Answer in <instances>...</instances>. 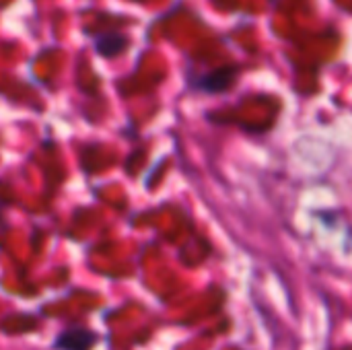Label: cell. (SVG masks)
Returning a JSON list of instances; mask_svg holds the SVG:
<instances>
[{
    "instance_id": "cell-1",
    "label": "cell",
    "mask_w": 352,
    "mask_h": 350,
    "mask_svg": "<svg viewBox=\"0 0 352 350\" xmlns=\"http://www.w3.org/2000/svg\"><path fill=\"white\" fill-rule=\"evenodd\" d=\"M237 78V66H221V68H214L210 70L208 74H204L198 83V87L206 93H223L227 89L233 87Z\"/></svg>"
},
{
    "instance_id": "cell-2",
    "label": "cell",
    "mask_w": 352,
    "mask_h": 350,
    "mask_svg": "<svg viewBox=\"0 0 352 350\" xmlns=\"http://www.w3.org/2000/svg\"><path fill=\"white\" fill-rule=\"evenodd\" d=\"M97 342V336L91 330H82V328H74V330H66L62 332L56 342V350H91Z\"/></svg>"
},
{
    "instance_id": "cell-3",
    "label": "cell",
    "mask_w": 352,
    "mask_h": 350,
    "mask_svg": "<svg viewBox=\"0 0 352 350\" xmlns=\"http://www.w3.org/2000/svg\"><path fill=\"white\" fill-rule=\"evenodd\" d=\"M128 43L130 39L124 35V33H118V31H105L101 33L97 39H95V52L107 60L111 58H118L120 54H124L128 50Z\"/></svg>"
},
{
    "instance_id": "cell-4",
    "label": "cell",
    "mask_w": 352,
    "mask_h": 350,
    "mask_svg": "<svg viewBox=\"0 0 352 350\" xmlns=\"http://www.w3.org/2000/svg\"><path fill=\"white\" fill-rule=\"evenodd\" d=\"M0 223H2V219H0Z\"/></svg>"
}]
</instances>
